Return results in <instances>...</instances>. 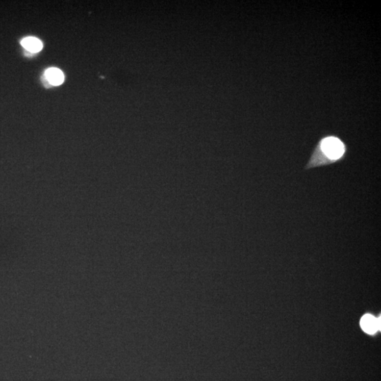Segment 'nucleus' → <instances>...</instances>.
I'll return each instance as SVG.
<instances>
[{"label": "nucleus", "mask_w": 381, "mask_h": 381, "mask_svg": "<svg viewBox=\"0 0 381 381\" xmlns=\"http://www.w3.org/2000/svg\"><path fill=\"white\" fill-rule=\"evenodd\" d=\"M321 150L331 160H338L345 153V146L338 139L329 137L322 141Z\"/></svg>", "instance_id": "1"}, {"label": "nucleus", "mask_w": 381, "mask_h": 381, "mask_svg": "<svg viewBox=\"0 0 381 381\" xmlns=\"http://www.w3.org/2000/svg\"><path fill=\"white\" fill-rule=\"evenodd\" d=\"M361 326L364 332L374 334L377 331L380 330V318L376 319L371 315H365L361 320Z\"/></svg>", "instance_id": "2"}, {"label": "nucleus", "mask_w": 381, "mask_h": 381, "mask_svg": "<svg viewBox=\"0 0 381 381\" xmlns=\"http://www.w3.org/2000/svg\"><path fill=\"white\" fill-rule=\"evenodd\" d=\"M45 76L49 84L53 86H60L64 82V73L57 68H49L46 70Z\"/></svg>", "instance_id": "3"}, {"label": "nucleus", "mask_w": 381, "mask_h": 381, "mask_svg": "<svg viewBox=\"0 0 381 381\" xmlns=\"http://www.w3.org/2000/svg\"><path fill=\"white\" fill-rule=\"evenodd\" d=\"M21 45L28 51L36 53L42 49V43L38 38L34 37H27L21 40Z\"/></svg>", "instance_id": "4"}]
</instances>
